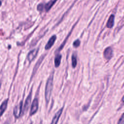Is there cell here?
Returning a JSON list of instances; mask_svg holds the SVG:
<instances>
[{
    "label": "cell",
    "instance_id": "cell-1",
    "mask_svg": "<svg viewBox=\"0 0 124 124\" xmlns=\"http://www.w3.org/2000/svg\"><path fill=\"white\" fill-rule=\"evenodd\" d=\"M53 73H52L49 77L48 78L46 85V88H45V99H46V104L49 102L51 93H52V91L53 89Z\"/></svg>",
    "mask_w": 124,
    "mask_h": 124
},
{
    "label": "cell",
    "instance_id": "cell-2",
    "mask_svg": "<svg viewBox=\"0 0 124 124\" xmlns=\"http://www.w3.org/2000/svg\"><path fill=\"white\" fill-rule=\"evenodd\" d=\"M22 107H23V101H21L19 103L15 106L14 108L13 113L14 115L16 118H18L22 113Z\"/></svg>",
    "mask_w": 124,
    "mask_h": 124
},
{
    "label": "cell",
    "instance_id": "cell-3",
    "mask_svg": "<svg viewBox=\"0 0 124 124\" xmlns=\"http://www.w3.org/2000/svg\"><path fill=\"white\" fill-rule=\"evenodd\" d=\"M38 106H39L38 100L37 98H35L33 100V102L32 103V104L31 107V110L30 111V116H31L34 114L36 112L38 108Z\"/></svg>",
    "mask_w": 124,
    "mask_h": 124
},
{
    "label": "cell",
    "instance_id": "cell-4",
    "mask_svg": "<svg viewBox=\"0 0 124 124\" xmlns=\"http://www.w3.org/2000/svg\"><path fill=\"white\" fill-rule=\"evenodd\" d=\"M31 91L30 92L28 96L26 99L24 105V107L23 108V112H25L27 111L30 107L31 101Z\"/></svg>",
    "mask_w": 124,
    "mask_h": 124
},
{
    "label": "cell",
    "instance_id": "cell-5",
    "mask_svg": "<svg viewBox=\"0 0 124 124\" xmlns=\"http://www.w3.org/2000/svg\"><path fill=\"white\" fill-rule=\"evenodd\" d=\"M62 110H63V108H60L55 114V115H54V116L53 117L52 122L50 124H57L59 119L61 117V115L62 114Z\"/></svg>",
    "mask_w": 124,
    "mask_h": 124
},
{
    "label": "cell",
    "instance_id": "cell-6",
    "mask_svg": "<svg viewBox=\"0 0 124 124\" xmlns=\"http://www.w3.org/2000/svg\"><path fill=\"white\" fill-rule=\"evenodd\" d=\"M38 52V49L35 48L31 50L28 54L27 59L29 62H31L36 57Z\"/></svg>",
    "mask_w": 124,
    "mask_h": 124
},
{
    "label": "cell",
    "instance_id": "cell-7",
    "mask_svg": "<svg viewBox=\"0 0 124 124\" xmlns=\"http://www.w3.org/2000/svg\"><path fill=\"white\" fill-rule=\"evenodd\" d=\"M56 36L54 35L53 36H52L50 39H49L48 41L47 42V43H46L45 47V49L46 50H48V49H49L51 46L53 45V44H54L55 42V40L56 39Z\"/></svg>",
    "mask_w": 124,
    "mask_h": 124
},
{
    "label": "cell",
    "instance_id": "cell-8",
    "mask_svg": "<svg viewBox=\"0 0 124 124\" xmlns=\"http://www.w3.org/2000/svg\"><path fill=\"white\" fill-rule=\"evenodd\" d=\"M104 56L107 60H109L112 56V50L110 47L106 48L104 51Z\"/></svg>",
    "mask_w": 124,
    "mask_h": 124
},
{
    "label": "cell",
    "instance_id": "cell-9",
    "mask_svg": "<svg viewBox=\"0 0 124 124\" xmlns=\"http://www.w3.org/2000/svg\"><path fill=\"white\" fill-rule=\"evenodd\" d=\"M8 99H7L1 103L0 106V117L3 114L5 110L6 109L8 105Z\"/></svg>",
    "mask_w": 124,
    "mask_h": 124
},
{
    "label": "cell",
    "instance_id": "cell-10",
    "mask_svg": "<svg viewBox=\"0 0 124 124\" xmlns=\"http://www.w3.org/2000/svg\"><path fill=\"white\" fill-rule=\"evenodd\" d=\"M114 22V16L113 15H110L108 22L107 23V27L108 28H111L113 26Z\"/></svg>",
    "mask_w": 124,
    "mask_h": 124
},
{
    "label": "cell",
    "instance_id": "cell-11",
    "mask_svg": "<svg viewBox=\"0 0 124 124\" xmlns=\"http://www.w3.org/2000/svg\"><path fill=\"white\" fill-rule=\"evenodd\" d=\"M57 0H50L48 2H47L46 4L45 5V9L46 11H48L50 10V9L52 7V6L55 4V3L56 2Z\"/></svg>",
    "mask_w": 124,
    "mask_h": 124
},
{
    "label": "cell",
    "instance_id": "cell-12",
    "mask_svg": "<svg viewBox=\"0 0 124 124\" xmlns=\"http://www.w3.org/2000/svg\"><path fill=\"white\" fill-rule=\"evenodd\" d=\"M61 59H62V55L61 54H57L55 59H54V64H55V66L56 67H58L59 66L61 63Z\"/></svg>",
    "mask_w": 124,
    "mask_h": 124
},
{
    "label": "cell",
    "instance_id": "cell-13",
    "mask_svg": "<svg viewBox=\"0 0 124 124\" xmlns=\"http://www.w3.org/2000/svg\"><path fill=\"white\" fill-rule=\"evenodd\" d=\"M77 64V56L75 54H73L72 56V65L73 68H75Z\"/></svg>",
    "mask_w": 124,
    "mask_h": 124
},
{
    "label": "cell",
    "instance_id": "cell-14",
    "mask_svg": "<svg viewBox=\"0 0 124 124\" xmlns=\"http://www.w3.org/2000/svg\"><path fill=\"white\" fill-rule=\"evenodd\" d=\"M124 25V16L122 18V19L119 22L117 28H116V31L117 30V31H118Z\"/></svg>",
    "mask_w": 124,
    "mask_h": 124
},
{
    "label": "cell",
    "instance_id": "cell-15",
    "mask_svg": "<svg viewBox=\"0 0 124 124\" xmlns=\"http://www.w3.org/2000/svg\"><path fill=\"white\" fill-rule=\"evenodd\" d=\"M117 124H124V113L122 114Z\"/></svg>",
    "mask_w": 124,
    "mask_h": 124
},
{
    "label": "cell",
    "instance_id": "cell-16",
    "mask_svg": "<svg viewBox=\"0 0 124 124\" xmlns=\"http://www.w3.org/2000/svg\"><path fill=\"white\" fill-rule=\"evenodd\" d=\"M80 41L78 39H77V40H76V41H75L74 42V43H73V46L75 47H78L80 45Z\"/></svg>",
    "mask_w": 124,
    "mask_h": 124
},
{
    "label": "cell",
    "instance_id": "cell-17",
    "mask_svg": "<svg viewBox=\"0 0 124 124\" xmlns=\"http://www.w3.org/2000/svg\"><path fill=\"white\" fill-rule=\"evenodd\" d=\"M44 8V5L42 4H40L37 6V9L39 11H42Z\"/></svg>",
    "mask_w": 124,
    "mask_h": 124
},
{
    "label": "cell",
    "instance_id": "cell-18",
    "mask_svg": "<svg viewBox=\"0 0 124 124\" xmlns=\"http://www.w3.org/2000/svg\"><path fill=\"white\" fill-rule=\"evenodd\" d=\"M122 102H123V103L124 104V95L123 96V97L122 98Z\"/></svg>",
    "mask_w": 124,
    "mask_h": 124
},
{
    "label": "cell",
    "instance_id": "cell-19",
    "mask_svg": "<svg viewBox=\"0 0 124 124\" xmlns=\"http://www.w3.org/2000/svg\"><path fill=\"white\" fill-rule=\"evenodd\" d=\"M1 82L0 81V87H1Z\"/></svg>",
    "mask_w": 124,
    "mask_h": 124
},
{
    "label": "cell",
    "instance_id": "cell-20",
    "mask_svg": "<svg viewBox=\"0 0 124 124\" xmlns=\"http://www.w3.org/2000/svg\"><path fill=\"white\" fill-rule=\"evenodd\" d=\"M1 2L0 1V6H1Z\"/></svg>",
    "mask_w": 124,
    "mask_h": 124
},
{
    "label": "cell",
    "instance_id": "cell-21",
    "mask_svg": "<svg viewBox=\"0 0 124 124\" xmlns=\"http://www.w3.org/2000/svg\"><path fill=\"white\" fill-rule=\"evenodd\" d=\"M39 124H42V122H40V123Z\"/></svg>",
    "mask_w": 124,
    "mask_h": 124
},
{
    "label": "cell",
    "instance_id": "cell-22",
    "mask_svg": "<svg viewBox=\"0 0 124 124\" xmlns=\"http://www.w3.org/2000/svg\"><path fill=\"white\" fill-rule=\"evenodd\" d=\"M4 124H8V123H5Z\"/></svg>",
    "mask_w": 124,
    "mask_h": 124
},
{
    "label": "cell",
    "instance_id": "cell-23",
    "mask_svg": "<svg viewBox=\"0 0 124 124\" xmlns=\"http://www.w3.org/2000/svg\"></svg>",
    "mask_w": 124,
    "mask_h": 124
}]
</instances>
